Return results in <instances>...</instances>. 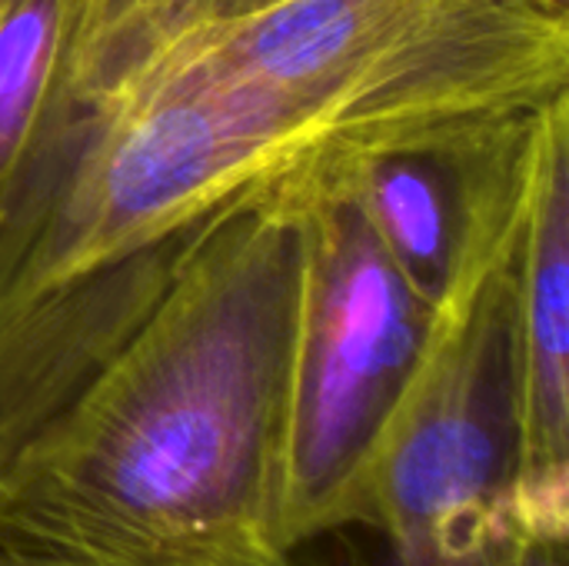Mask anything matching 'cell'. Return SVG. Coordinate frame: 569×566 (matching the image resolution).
Wrapping results in <instances>:
<instances>
[{"label":"cell","mask_w":569,"mask_h":566,"mask_svg":"<svg viewBox=\"0 0 569 566\" xmlns=\"http://www.w3.org/2000/svg\"><path fill=\"white\" fill-rule=\"evenodd\" d=\"M297 300L300 224L280 173L207 224L130 340L0 474V557L280 547Z\"/></svg>","instance_id":"6da1fadb"},{"label":"cell","mask_w":569,"mask_h":566,"mask_svg":"<svg viewBox=\"0 0 569 566\" xmlns=\"http://www.w3.org/2000/svg\"><path fill=\"white\" fill-rule=\"evenodd\" d=\"M150 67L280 93L343 150L567 97L569 17L530 0H267L173 37L133 73Z\"/></svg>","instance_id":"7a4b0ae2"},{"label":"cell","mask_w":569,"mask_h":566,"mask_svg":"<svg viewBox=\"0 0 569 566\" xmlns=\"http://www.w3.org/2000/svg\"><path fill=\"white\" fill-rule=\"evenodd\" d=\"M307 160L283 173L300 224L277 517L283 550L347 530L363 464L433 324V310L407 287L363 217L317 180Z\"/></svg>","instance_id":"3957f363"},{"label":"cell","mask_w":569,"mask_h":566,"mask_svg":"<svg viewBox=\"0 0 569 566\" xmlns=\"http://www.w3.org/2000/svg\"><path fill=\"white\" fill-rule=\"evenodd\" d=\"M517 447L507 257L433 310L427 347L363 464L347 527L373 530L397 566H473L510 500Z\"/></svg>","instance_id":"277c9868"},{"label":"cell","mask_w":569,"mask_h":566,"mask_svg":"<svg viewBox=\"0 0 569 566\" xmlns=\"http://www.w3.org/2000/svg\"><path fill=\"white\" fill-rule=\"evenodd\" d=\"M510 334L520 414L510 497L569 510V93L540 117L510 254Z\"/></svg>","instance_id":"5b68a950"},{"label":"cell","mask_w":569,"mask_h":566,"mask_svg":"<svg viewBox=\"0 0 569 566\" xmlns=\"http://www.w3.org/2000/svg\"><path fill=\"white\" fill-rule=\"evenodd\" d=\"M67 17L70 0H0V203L53 110Z\"/></svg>","instance_id":"8992f818"},{"label":"cell","mask_w":569,"mask_h":566,"mask_svg":"<svg viewBox=\"0 0 569 566\" xmlns=\"http://www.w3.org/2000/svg\"><path fill=\"white\" fill-rule=\"evenodd\" d=\"M569 510L507 500L473 566H567Z\"/></svg>","instance_id":"52a82bcc"},{"label":"cell","mask_w":569,"mask_h":566,"mask_svg":"<svg viewBox=\"0 0 569 566\" xmlns=\"http://www.w3.org/2000/svg\"><path fill=\"white\" fill-rule=\"evenodd\" d=\"M0 566H337L317 557H307L303 547H240V550H213L190 557H163V560H133V564H57V560H27V557H0ZM360 566V564H343Z\"/></svg>","instance_id":"ba28073f"},{"label":"cell","mask_w":569,"mask_h":566,"mask_svg":"<svg viewBox=\"0 0 569 566\" xmlns=\"http://www.w3.org/2000/svg\"><path fill=\"white\" fill-rule=\"evenodd\" d=\"M260 3H267V0H213V20L233 17V13L250 10V7H260ZM207 23H210V20H207Z\"/></svg>","instance_id":"9c48e42d"},{"label":"cell","mask_w":569,"mask_h":566,"mask_svg":"<svg viewBox=\"0 0 569 566\" xmlns=\"http://www.w3.org/2000/svg\"><path fill=\"white\" fill-rule=\"evenodd\" d=\"M530 3H537L540 10H547L553 17H569V0H530Z\"/></svg>","instance_id":"30bf717a"}]
</instances>
